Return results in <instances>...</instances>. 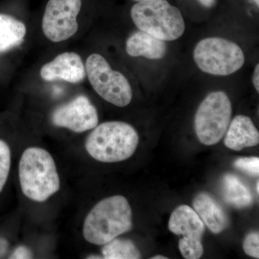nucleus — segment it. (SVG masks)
Returning <instances> with one entry per match:
<instances>
[{
    "mask_svg": "<svg viewBox=\"0 0 259 259\" xmlns=\"http://www.w3.org/2000/svg\"><path fill=\"white\" fill-rule=\"evenodd\" d=\"M40 76L47 82L61 81L77 84L87 77L85 63L77 53H61L42 66Z\"/></svg>",
    "mask_w": 259,
    "mask_h": 259,
    "instance_id": "10",
    "label": "nucleus"
},
{
    "mask_svg": "<svg viewBox=\"0 0 259 259\" xmlns=\"http://www.w3.org/2000/svg\"><path fill=\"white\" fill-rule=\"evenodd\" d=\"M87 258H102V257L99 256V255H88Z\"/></svg>",
    "mask_w": 259,
    "mask_h": 259,
    "instance_id": "25",
    "label": "nucleus"
},
{
    "mask_svg": "<svg viewBox=\"0 0 259 259\" xmlns=\"http://www.w3.org/2000/svg\"><path fill=\"white\" fill-rule=\"evenodd\" d=\"M81 6V0H49L42 18L44 36L55 44L74 36L79 30L78 16Z\"/></svg>",
    "mask_w": 259,
    "mask_h": 259,
    "instance_id": "8",
    "label": "nucleus"
},
{
    "mask_svg": "<svg viewBox=\"0 0 259 259\" xmlns=\"http://www.w3.org/2000/svg\"><path fill=\"white\" fill-rule=\"evenodd\" d=\"M253 2H254L255 4L257 5V6H259V0H253Z\"/></svg>",
    "mask_w": 259,
    "mask_h": 259,
    "instance_id": "28",
    "label": "nucleus"
},
{
    "mask_svg": "<svg viewBox=\"0 0 259 259\" xmlns=\"http://www.w3.org/2000/svg\"><path fill=\"white\" fill-rule=\"evenodd\" d=\"M10 243L8 238L0 236V258H6L10 253Z\"/></svg>",
    "mask_w": 259,
    "mask_h": 259,
    "instance_id": "22",
    "label": "nucleus"
},
{
    "mask_svg": "<svg viewBox=\"0 0 259 259\" xmlns=\"http://www.w3.org/2000/svg\"><path fill=\"white\" fill-rule=\"evenodd\" d=\"M194 59L204 73L228 76L241 69L245 56L236 42L222 37H207L194 48Z\"/></svg>",
    "mask_w": 259,
    "mask_h": 259,
    "instance_id": "6",
    "label": "nucleus"
},
{
    "mask_svg": "<svg viewBox=\"0 0 259 259\" xmlns=\"http://www.w3.org/2000/svg\"><path fill=\"white\" fill-rule=\"evenodd\" d=\"M166 257L163 256V255H156L153 257L152 259H166Z\"/></svg>",
    "mask_w": 259,
    "mask_h": 259,
    "instance_id": "26",
    "label": "nucleus"
},
{
    "mask_svg": "<svg viewBox=\"0 0 259 259\" xmlns=\"http://www.w3.org/2000/svg\"><path fill=\"white\" fill-rule=\"evenodd\" d=\"M227 130L225 145L233 151L257 146L259 133L253 121L248 116L238 115L229 124Z\"/></svg>",
    "mask_w": 259,
    "mask_h": 259,
    "instance_id": "12",
    "label": "nucleus"
},
{
    "mask_svg": "<svg viewBox=\"0 0 259 259\" xmlns=\"http://www.w3.org/2000/svg\"><path fill=\"white\" fill-rule=\"evenodd\" d=\"M253 83L256 90L257 93H259V64L255 66L254 72L253 75Z\"/></svg>",
    "mask_w": 259,
    "mask_h": 259,
    "instance_id": "23",
    "label": "nucleus"
},
{
    "mask_svg": "<svg viewBox=\"0 0 259 259\" xmlns=\"http://www.w3.org/2000/svg\"><path fill=\"white\" fill-rule=\"evenodd\" d=\"M255 187H256L257 193L258 194V192H259V182H258H258H257L256 185H255Z\"/></svg>",
    "mask_w": 259,
    "mask_h": 259,
    "instance_id": "27",
    "label": "nucleus"
},
{
    "mask_svg": "<svg viewBox=\"0 0 259 259\" xmlns=\"http://www.w3.org/2000/svg\"><path fill=\"white\" fill-rule=\"evenodd\" d=\"M132 209L125 197H107L87 214L83 223V238L91 244H106L132 229Z\"/></svg>",
    "mask_w": 259,
    "mask_h": 259,
    "instance_id": "2",
    "label": "nucleus"
},
{
    "mask_svg": "<svg viewBox=\"0 0 259 259\" xmlns=\"http://www.w3.org/2000/svg\"><path fill=\"white\" fill-rule=\"evenodd\" d=\"M139 143V134L132 125L109 121L91 130L85 141V149L96 161L116 163L131 158Z\"/></svg>",
    "mask_w": 259,
    "mask_h": 259,
    "instance_id": "3",
    "label": "nucleus"
},
{
    "mask_svg": "<svg viewBox=\"0 0 259 259\" xmlns=\"http://www.w3.org/2000/svg\"><path fill=\"white\" fill-rule=\"evenodd\" d=\"M221 192L225 202L236 208L248 207L253 202L249 189L235 175H226L223 177Z\"/></svg>",
    "mask_w": 259,
    "mask_h": 259,
    "instance_id": "16",
    "label": "nucleus"
},
{
    "mask_svg": "<svg viewBox=\"0 0 259 259\" xmlns=\"http://www.w3.org/2000/svg\"><path fill=\"white\" fill-rule=\"evenodd\" d=\"M102 253L105 259H139L141 254L134 242L116 238L103 245Z\"/></svg>",
    "mask_w": 259,
    "mask_h": 259,
    "instance_id": "17",
    "label": "nucleus"
},
{
    "mask_svg": "<svg viewBox=\"0 0 259 259\" xmlns=\"http://www.w3.org/2000/svg\"><path fill=\"white\" fill-rule=\"evenodd\" d=\"M243 250L247 255L253 258H259V234L253 232L245 237L243 242Z\"/></svg>",
    "mask_w": 259,
    "mask_h": 259,
    "instance_id": "20",
    "label": "nucleus"
},
{
    "mask_svg": "<svg viewBox=\"0 0 259 259\" xmlns=\"http://www.w3.org/2000/svg\"><path fill=\"white\" fill-rule=\"evenodd\" d=\"M18 177L22 192L33 202H46L61 189L55 160L42 148L32 146L23 151L19 161Z\"/></svg>",
    "mask_w": 259,
    "mask_h": 259,
    "instance_id": "1",
    "label": "nucleus"
},
{
    "mask_svg": "<svg viewBox=\"0 0 259 259\" xmlns=\"http://www.w3.org/2000/svg\"><path fill=\"white\" fill-rule=\"evenodd\" d=\"M232 116L229 97L222 91L209 94L199 105L194 127L202 144L212 146L219 143L226 134Z\"/></svg>",
    "mask_w": 259,
    "mask_h": 259,
    "instance_id": "7",
    "label": "nucleus"
},
{
    "mask_svg": "<svg viewBox=\"0 0 259 259\" xmlns=\"http://www.w3.org/2000/svg\"><path fill=\"white\" fill-rule=\"evenodd\" d=\"M85 68L90 85L99 96L117 107L131 103L133 91L128 80L120 71L112 69L104 56L92 54L85 61Z\"/></svg>",
    "mask_w": 259,
    "mask_h": 259,
    "instance_id": "5",
    "label": "nucleus"
},
{
    "mask_svg": "<svg viewBox=\"0 0 259 259\" xmlns=\"http://www.w3.org/2000/svg\"><path fill=\"white\" fill-rule=\"evenodd\" d=\"M126 51L133 57L143 56L151 60H158L166 55V44L164 40L140 30L127 38Z\"/></svg>",
    "mask_w": 259,
    "mask_h": 259,
    "instance_id": "14",
    "label": "nucleus"
},
{
    "mask_svg": "<svg viewBox=\"0 0 259 259\" xmlns=\"http://www.w3.org/2000/svg\"><path fill=\"white\" fill-rule=\"evenodd\" d=\"M237 169L244 172L250 177H258L259 158L258 157L240 158L234 162Z\"/></svg>",
    "mask_w": 259,
    "mask_h": 259,
    "instance_id": "19",
    "label": "nucleus"
},
{
    "mask_svg": "<svg viewBox=\"0 0 259 259\" xmlns=\"http://www.w3.org/2000/svg\"><path fill=\"white\" fill-rule=\"evenodd\" d=\"M8 258L11 259L32 258H33V253L26 245H20L17 246L11 253H9Z\"/></svg>",
    "mask_w": 259,
    "mask_h": 259,
    "instance_id": "21",
    "label": "nucleus"
},
{
    "mask_svg": "<svg viewBox=\"0 0 259 259\" xmlns=\"http://www.w3.org/2000/svg\"><path fill=\"white\" fill-rule=\"evenodd\" d=\"M131 16L136 26L164 41L182 36L185 23L180 10L166 0H144L133 6Z\"/></svg>",
    "mask_w": 259,
    "mask_h": 259,
    "instance_id": "4",
    "label": "nucleus"
},
{
    "mask_svg": "<svg viewBox=\"0 0 259 259\" xmlns=\"http://www.w3.org/2000/svg\"><path fill=\"white\" fill-rule=\"evenodd\" d=\"M134 1H136V2H141V1H144V0H134Z\"/></svg>",
    "mask_w": 259,
    "mask_h": 259,
    "instance_id": "29",
    "label": "nucleus"
},
{
    "mask_svg": "<svg viewBox=\"0 0 259 259\" xmlns=\"http://www.w3.org/2000/svg\"><path fill=\"white\" fill-rule=\"evenodd\" d=\"M51 121L58 127L76 134L91 131L99 124L98 112L90 99L83 95L62 104L51 112Z\"/></svg>",
    "mask_w": 259,
    "mask_h": 259,
    "instance_id": "9",
    "label": "nucleus"
},
{
    "mask_svg": "<svg viewBox=\"0 0 259 259\" xmlns=\"http://www.w3.org/2000/svg\"><path fill=\"white\" fill-rule=\"evenodd\" d=\"M168 229L177 236L180 241H202L204 224L197 213L187 205L177 207L170 217Z\"/></svg>",
    "mask_w": 259,
    "mask_h": 259,
    "instance_id": "11",
    "label": "nucleus"
},
{
    "mask_svg": "<svg viewBox=\"0 0 259 259\" xmlns=\"http://www.w3.org/2000/svg\"><path fill=\"white\" fill-rule=\"evenodd\" d=\"M27 31L26 25L22 20L11 15L0 13V56L20 47Z\"/></svg>",
    "mask_w": 259,
    "mask_h": 259,
    "instance_id": "15",
    "label": "nucleus"
},
{
    "mask_svg": "<svg viewBox=\"0 0 259 259\" xmlns=\"http://www.w3.org/2000/svg\"><path fill=\"white\" fill-rule=\"evenodd\" d=\"M195 212L214 234H219L228 226V219L222 207L207 193L199 194L193 202Z\"/></svg>",
    "mask_w": 259,
    "mask_h": 259,
    "instance_id": "13",
    "label": "nucleus"
},
{
    "mask_svg": "<svg viewBox=\"0 0 259 259\" xmlns=\"http://www.w3.org/2000/svg\"><path fill=\"white\" fill-rule=\"evenodd\" d=\"M199 2L207 8H211L215 4V0H199Z\"/></svg>",
    "mask_w": 259,
    "mask_h": 259,
    "instance_id": "24",
    "label": "nucleus"
},
{
    "mask_svg": "<svg viewBox=\"0 0 259 259\" xmlns=\"http://www.w3.org/2000/svg\"><path fill=\"white\" fill-rule=\"evenodd\" d=\"M12 166V151L9 144L0 138V194L9 179Z\"/></svg>",
    "mask_w": 259,
    "mask_h": 259,
    "instance_id": "18",
    "label": "nucleus"
}]
</instances>
